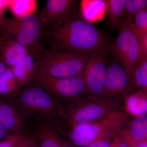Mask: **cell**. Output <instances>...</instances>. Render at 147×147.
<instances>
[{"instance_id": "1", "label": "cell", "mask_w": 147, "mask_h": 147, "mask_svg": "<svg viewBox=\"0 0 147 147\" xmlns=\"http://www.w3.org/2000/svg\"><path fill=\"white\" fill-rule=\"evenodd\" d=\"M78 10L57 28L44 31L48 50L91 53L109 48L104 32L85 20Z\"/></svg>"}, {"instance_id": "2", "label": "cell", "mask_w": 147, "mask_h": 147, "mask_svg": "<svg viewBox=\"0 0 147 147\" xmlns=\"http://www.w3.org/2000/svg\"><path fill=\"white\" fill-rule=\"evenodd\" d=\"M44 30L36 13L22 17L0 18V35L13 38L27 47L36 58L46 50L43 46Z\"/></svg>"}, {"instance_id": "3", "label": "cell", "mask_w": 147, "mask_h": 147, "mask_svg": "<svg viewBox=\"0 0 147 147\" xmlns=\"http://www.w3.org/2000/svg\"><path fill=\"white\" fill-rule=\"evenodd\" d=\"M89 59L86 53L46 50L36 58L38 71L55 78H68L84 71Z\"/></svg>"}, {"instance_id": "4", "label": "cell", "mask_w": 147, "mask_h": 147, "mask_svg": "<svg viewBox=\"0 0 147 147\" xmlns=\"http://www.w3.org/2000/svg\"><path fill=\"white\" fill-rule=\"evenodd\" d=\"M119 30L117 38L110 45L108 51L122 66L129 81L134 85V69L141 54L139 39L132 29V24L124 20Z\"/></svg>"}, {"instance_id": "5", "label": "cell", "mask_w": 147, "mask_h": 147, "mask_svg": "<svg viewBox=\"0 0 147 147\" xmlns=\"http://www.w3.org/2000/svg\"><path fill=\"white\" fill-rule=\"evenodd\" d=\"M83 73L72 77L60 78L37 71L34 83L54 98H75L87 91Z\"/></svg>"}, {"instance_id": "6", "label": "cell", "mask_w": 147, "mask_h": 147, "mask_svg": "<svg viewBox=\"0 0 147 147\" xmlns=\"http://www.w3.org/2000/svg\"><path fill=\"white\" fill-rule=\"evenodd\" d=\"M15 96L18 105L32 114L50 117L59 111L55 98L35 84L22 89Z\"/></svg>"}, {"instance_id": "7", "label": "cell", "mask_w": 147, "mask_h": 147, "mask_svg": "<svg viewBox=\"0 0 147 147\" xmlns=\"http://www.w3.org/2000/svg\"><path fill=\"white\" fill-rule=\"evenodd\" d=\"M108 48L88 54L83 76L87 91L92 95L103 94L108 66Z\"/></svg>"}, {"instance_id": "8", "label": "cell", "mask_w": 147, "mask_h": 147, "mask_svg": "<svg viewBox=\"0 0 147 147\" xmlns=\"http://www.w3.org/2000/svg\"><path fill=\"white\" fill-rule=\"evenodd\" d=\"M76 0H48L44 7L36 11L44 31L57 28L76 11Z\"/></svg>"}, {"instance_id": "9", "label": "cell", "mask_w": 147, "mask_h": 147, "mask_svg": "<svg viewBox=\"0 0 147 147\" xmlns=\"http://www.w3.org/2000/svg\"><path fill=\"white\" fill-rule=\"evenodd\" d=\"M115 107L111 103L99 100L82 102L69 109L68 119L74 125L100 119L115 111Z\"/></svg>"}, {"instance_id": "10", "label": "cell", "mask_w": 147, "mask_h": 147, "mask_svg": "<svg viewBox=\"0 0 147 147\" xmlns=\"http://www.w3.org/2000/svg\"><path fill=\"white\" fill-rule=\"evenodd\" d=\"M127 118L126 113L115 110L98 120L80 124L94 136L96 141L105 139L118 133L126 122Z\"/></svg>"}, {"instance_id": "11", "label": "cell", "mask_w": 147, "mask_h": 147, "mask_svg": "<svg viewBox=\"0 0 147 147\" xmlns=\"http://www.w3.org/2000/svg\"><path fill=\"white\" fill-rule=\"evenodd\" d=\"M130 85L134 86L122 66L115 59L110 62L105 76L103 93L110 95L121 94L126 92Z\"/></svg>"}, {"instance_id": "12", "label": "cell", "mask_w": 147, "mask_h": 147, "mask_svg": "<svg viewBox=\"0 0 147 147\" xmlns=\"http://www.w3.org/2000/svg\"><path fill=\"white\" fill-rule=\"evenodd\" d=\"M30 54L28 48L9 36L0 35V57L9 67H12Z\"/></svg>"}, {"instance_id": "13", "label": "cell", "mask_w": 147, "mask_h": 147, "mask_svg": "<svg viewBox=\"0 0 147 147\" xmlns=\"http://www.w3.org/2000/svg\"><path fill=\"white\" fill-rule=\"evenodd\" d=\"M15 79L21 89L33 84L38 71L36 59L29 54L23 61L11 67Z\"/></svg>"}, {"instance_id": "14", "label": "cell", "mask_w": 147, "mask_h": 147, "mask_svg": "<svg viewBox=\"0 0 147 147\" xmlns=\"http://www.w3.org/2000/svg\"><path fill=\"white\" fill-rule=\"evenodd\" d=\"M0 125L11 132L23 134L24 128L23 119L11 102L0 100Z\"/></svg>"}, {"instance_id": "15", "label": "cell", "mask_w": 147, "mask_h": 147, "mask_svg": "<svg viewBox=\"0 0 147 147\" xmlns=\"http://www.w3.org/2000/svg\"><path fill=\"white\" fill-rule=\"evenodd\" d=\"M121 137L128 147L147 142V115L138 116L131 123L129 129L123 131Z\"/></svg>"}, {"instance_id": "16", "label": "cell", "mask_w": 147, "mask_h": 147, "mask_svg": "<svg viewBox=\"0 0 147 147\" xmlns=\"http://www.w3.org/2000/svg\"><path fill=\"white\" fill-rule=\"evenodd\" d=\"M80 14L90 23L101 20L106 13L105 1H82L80 2Z\"/></svg>"}, {"instance_id": "17", "label": "cell", "mask_w": 147, "mask_h": 147, "mask_svg": "<svg viewBox=\"0 0 147 147\" xmlns=\"http://www.w3.org/2000/svg\"><path fill=\"white\" fill-rule=\"evenodd\" d=\"M106 14L110 26L119 29L124 21L125 0H107Z\"/></svg>"}, {"instance_id": "18", "label": "cell", "mask_w": 147, "mask_h": 147, "mask_svg": "<svg viewBox=\"0 0 147 147\" xmlns=\"http://www.w3.org/2000/svg\"><path fill=\"white\" fill-rule=\"evenodd\" d=\"M126 108L129 112L138 116L147 113V94L139 90L129 96L127 98Z\"/></svg>"}, {"instance_id": "19", "label": "cell", "mask_w": 147, "mask_h": 147, "mask_svg": "<svg viewBox=\"0 0 147 147\" xmlns=\"http://www.w3.org/2000/svg\"><path fill=\"white\" fill-rule=\"evenodd\" d=\"M38 139L40 147H59L64 144L55 129L48 124L40 127Z\"/></svg>"}, {"instance_id": "20", "label": "cell", "mask_w": 147, "mask_h": 147, "mask_svg": "<svg viewBox=\"0 0 147 147\" xmlns=\"http://www.w3.org/2000/svg\"><path fill=\"white\" fill-rule=\"evenodd\" d=\"M18 86L10 67L0 77V96H15L22 90Z\"/></svg>"}, {"instance_id": "21", "label": "cell", "mask_w": 147, "mask_h": 147, "mask_svg": "<svg viewBox=\"0 0 147 147\" xmlns=\"http://www.w3.org/2000/svg\"><path fill=\"white\" fill-rule=\"evenodd\" d=\"M37 7L34 0H9V8L15 17H24L35 13Z\"/></svg>"}, {"instance_id": "22", "label": "cell", "mask_w": 147, "mask_h": 147, "mask_svg": "<svg viewBox=\"0 0 147 147\" xmlns=\"http://www.w3.org/2000/svg\"><path fill=\"white\" fill-rule=\"evenodd\" d=\"M70 138L72 143L79 147H86L96 141L94 136L86 130L80 123L74 125Z\"/></svg>"}, {"instance_id": "23", "label": "cell", "mask_w": 147, "mask_h": 147, "mask_svg": "<svg viewBox=\"0 0 147 147\" xmlns=\"http://www.w3.org/2000/svg\"><path fill=\"white\" fill-rule=\"evenodd\" d=\"M134 86L147 94V57L140 59L134 69Z\"/></svg>"}, {"instance_id": "24", "label": "cell", "mask_w": 147, "mask_h": 147, "mask_svg": "<svg viewBox=\"0 0 147 147\" xmlns=\"http://www.w3.org/2000/svg\"><path fill=\"white\" fill-rule=\"evenodd\" d=\"M147 8V0H125L124 20L131 24L136 15Z\"/></svg>"}, {"instance_id": "25", "label": "cell", "mask_w": 147, "mask_h": 147, "mask_svg": "<svg viewBox=\"0 0 147 147\" xmlns=\"http://www.w3.org/2000/svg\"><path fill=\"white\" fill-rule=\"evenodd\" d=\"M132 28L138 38L147 32V8L141 11L136 15Z\"/></svg>"}, {"instance_id": "26", "label": "cell", "mask_w": 147, "mask_h": 147, "mask_svg": "<svg viewBox=\"0 0 147 147\" xmlns=\"http://www.w3.org/2000/svg\"><path fill=\"white\" fill-rule=\"evenodd\" d=\"M26 137L22 133L11 132L0 142V147H15Z\"/></svg>"}, {"instance_id": "27", "label": "cell", "mask_w": 147, "mask_h": 147, "mask_svg": "<svg viewBox=\"0 0 147 147\" xmlns=\"http://www.w3.org/2000/svg\"><path fill=\"white\" fill-rule=\"evenodd\" d=\"M139 39L141 51L140 59L147 57V32L140 37Z\"/></svg>"}, {"instance_id": "28", "label": "cell", "mask_w": 147, "mask_h": 147, "mask_svg": "<svg viewBox=\"0 0 147 147\" xmlns=\"http://www.w3.org/2000/svg\"><path fill=\"white\" fill-rule=\"evenodd\" d=\"M35 142H36V140L34 138L26 137L15 147H29Z\"/></svg>"}, {"instance_id": "29", "label": "cell", "mask_w": 147, "mask_h": 147, "mask_svg": "<svg viewBox=\"0 0 147 147\" xmlns=\"http://www.w3.org/2000/svg\"><path fill=\"white\" fill-rule=\"evenodd\" d=\"M110 144L105 139L96 140L86 147H109Z\"/></svg>"}, {"instance_id": "30", "label": "cell", "mask_w": 147, "mask_h": 147, "mask_svg": "<svg viewBox=\"0 0 147 147\" xmlns=\"http://www.w3.org/2000/svg\"><path fill=\"white\" fill-rule=\"evenodd\" d=\"M10 133V131H9L7 129L0 125V142L4 139Z\"/></svg>"}, {"instance_id": "31", "label": "cell", "mask_w": 147, "mask_h": 147, "mask_svg": "<svg viewBox=\"0 0 147 147\" xmlns=\"http://www.w3.org/2000/svg\"><path fill=\"white\" fill-rule=\"evenodd\" d=\"M9 67L1 58L0 57V77L5 73Z\"/></svg>"}, {"instance_id": "32", "label": "cell", "mask_w": 147, "mask_h": 147, "mask_svg": "<svg viewBox=\"0 0 147 147\" xmlns=\"http://www.w3.org/2000/svg\"><path fill=\"white\" fill-rule=\"evenodd\" d=\"M109 147H128L125 142H121L119 140H117Z\"/></svg>"}, {"instance_id": "33", "label": "cell", "mask_w": 147, "mask_h": 147, "mask_svg": "<svg viewBox=\"0 0 147 147\" xmlns=\"http://www.w3.org/2000/svg\"><path fill=\"white\" fill-rule=\"evenodd\" d=\"M135 147H147V142L141 143L137 145Z\"/></svg>"}, {"instance_id": "34", "label": "cell", "mask_w": 147, "mask_h": 147, "mask_svg": "<svg viewBox=\"0 0 147 147\" xmlns=\"http://www.w3.org/2000/svg\"><path fill=\"white\" fill-rule=\"evenodd\" d=\"M30 147H40L37 144L36 142H35Z\"/></svg>"}, {"instance_id": "35", "label": "cell", "mask_w": 147, "mask_h": 147, "mask_svg": "<svg viewBox=\"0 0 147 147\" xmlns=\"http://www.w3.org/2000/svg\"><path fill=\"white\" fill-rule=\"evenodd\" d=\"M59 147H70L68 145H67L66 144H65V143H64V144H63L61 145V146H60Z\"/></svg>"}, {"instance_id": "36", "label": "cell", "mask_w": 147, "mask_h": 147, "mask_svg": "<svg viewBox=\"0 0 147 147\" xmlns=\"http://www.w3.org/2000/svg\"><path fill=\"white\" fill-rule=\"evenodd\" d=\"M4 15V12H3V11H0V18L1 17H2Z\"/></svg>"}, {"instance_id": "37", "label": "cell", "mask_w": 147, "mask_h": 147, "mask_svg": "<svg viewBox=\"0 0 147 147\" xmlns=\"http://www.w3.org/2000/svg\"></svg>"}]
</instances>
